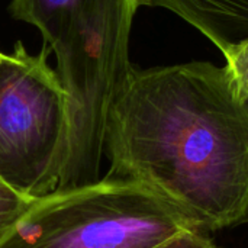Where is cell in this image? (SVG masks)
<instances>
[{"instance_id": "1", "label": "cell", "mask_w": 248, "mask_h": 248, "mask_svg": "<svg viewBox=\"0 0 248 248\" xmlns=\"http://www.w3.org/2000/svg\"><path fill=\"white\" fill-rule=\"evenodd\" d=\"M105 153L106 176L147 186L205 234L248 224V103L225 67H132Z\"/></svg>"}, {"instance_id": "2", "label": "cell", "mask_w": 248, "mask_h": 248, "mask_svg": "<svg viewBox=\"0 0 248 248\" xmlns=\"http://www.w3.org/2000/svg\"><path fill=\"white\" fill-rule=\"evenodd\" d=\"M138 9L137 0H89L70 29L48 48L57 57L65 100L57 190L100 180L109 116L134 67L129 38Z\"/></svg>"}, {"instance_id": "3", "label": "cell", "mask_w": 248, "mask_h": 248, "mask_svg": "<svg viewBox=\"0 0 248 248\" xmlns=\"http://www.w3.org/2000/svg\"><path fill=\"white\" fill-rule=\"evenodd\" d=\"M190 231L199 230L147 186L105 174L36 199L0 248H157Z\"/></svg>"}, {"instance_id": "4", "label": "cell", "mask_w": 248, "mask_h": 248, "mask_svg": "<svg viewBox=\"0 0 248 248\" xmlns=\"http://www.w3.org/2000/svg\"><path fill=\"white\" fill-rule=\"evenodd\" d=\"M48 52L0 51V177L29 199L54 193L62 166L65 100Z\"/></svg>"}, {"instance_id": "5", "label": "cell", "mask_w": 248, "mask_h": 248, "mask_svg": "<svg viewBox=\"0 0 248 248\" xmlns=\"http://www.w3.org/2000/svg\"><path fill=\"white\" fill-rule=\"evenodd\" d=\"M163 7L203 33L221 52L248 39V0H137Z\"/></svg>"}, {"instance_id": "6", "label": "cell", "mask_w": 248, "mask_h": 248, "mask_svg": "<svg viewBox=\"0 0 248 248\" xmlns=\"http://www.w3.org/2000/svg\"><path fill=\"white\" fill-rule=\"evenodd\" d=\"M89 0H12L15 19L35 26L46 48L57 42L73 25Z\"/></svg>"}, {"instance_id": "7", "label": "cell", "mask_w": 248, "mask_h": 248, "mask_svg": "<svg viewBox=\"0 0 248 248\" xmlns=\"http://www.w3.org/2000/svg\"><path fill=\"white\" fill-rule=\"evenodd\" d=\"M35 201L19 193L0 177V238L32 208Z\"/></svg>"}, {"instance_id": "8", "label": "cell", "mask_w": 248, "mask_h": 248, "mask_svg": "<svg viewBox=\"0 0 248 248\" xmlns=\"http://www.w3.org/2000/svg\"><path fill=\"white\" fill-rule=\"evenodd\" d=\"M222 54L227 61L225 70L237 93L248 103V39L231 46Z\"/></svg>"}, {"instance_id": "9", "label": "cell", "mask_w": 248, "mask_h": 248, "mask_svg": "<svg viewBox=\"0 0 248 248\" xmlns=\"http://www.w3.org/2000/svg\"><path fill=\"white\" fill-rule=\"evenodd\" d=\"M157 248H219L202 231H190L182 234L171 241Z\"/></svg>"}]
</instances>
